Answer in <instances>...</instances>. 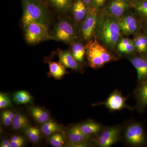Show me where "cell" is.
<instances>
[{"label": "cell", "mask_w": 147, "mask_h": 147, "mask_svg": "<svg viewBox=\"0 0 147 147\" xmlns=\"http://www.w3.org/2000/svg\"><path fill=\"white\" fill-rule=\"evenodd\" d=\"M94 34L98 41L110 52L115 50L121 38L119 18L102 11L98 17Z\"/></svg>", "instance_id": "6da1fadb"}, {"label": "cell", "mask_w": 147, "mask_h": 147, "mask_svg": "<svg viewBox=\"0 0 147 147\" xmlns=\"http://www.w3.org/2000/svg\"><path fill=\"white\" fill-rule=\"evenodd\" d=\"M23 26L30 23H39L48 26L50 21L49 11L43 1L22 0Z\"/></svg>", "instance_id": "7a4b0ae2"}, {"label": "cell", "mask_w": 147, "mask_h": 147, "mask_svg": "<svg viewBox=\"0 0 147 147\" xmlns=\"http://www.w3.org/2000/svg\"><path fill=\"white\" fill-rule=\"evenodd\" d=\"M86 47L88 63L94 69L101 68L105 64L117 59L110 50L98 41L95 34L93 38L87 42Z\"/></svg>", "instance_id": "3957f363"}, {"label": "cell", "mask_w": 147, "mask_h": 147, "mask_svg": "<svg viewBox=\"0 0 147 147\" xmlns=\"http://www.w3.org/2000/svg\"><path fill=\"white\" fill-rule=\"evenodd\" d=\"M121 141L129 146H146L147 134L144 125L136 121H127L122 125Z\"/></svg>", "instance_id": "277c9868"}, {"label": "cell", "mask_w": 147, "mask_h": 147, "mask_svg": "<svg viewBox=\"0 0 147 147\" xmlns=\"http://www.w3.org/2000/svg\"><path fill=\"white\" fill-rule=\"evenodd\" d=\"M79 29L74 21L67 18H61L50 32V38L71 44L79 37Z\"/></svg>", "instance_id": "5b68a950"}, {"label": "cell", "mask_w": 147, "mask_h": 147, "mask_svg": "<svg viewBox=\"0 0 147 147\" xmlns=\"http://www.w3.org/2000/svg\"><path fill=\"white\" fill-rule=\"evenodd\" d=\"M24 35L27 43L35 45L51 40L48 26L39 23H30L24 26Z\"/></svg>", "instance_id": "8992f818"}, {"label": "cell", "mask_w": 147, "mask_h": 147, "mask_svg": "<svg viewBox=\"0 0 147 147\" xmlns=\"http://www.w3.org/2000/svg\"><path fill=\"white\" fill-rule=\"evenodd\" d=\"M122 125L105 126L93 139L96 146L110 147L121 140Z\"/></svg>", "instance_id": "52a82bcc"}, {"label": "cell", "mask_w": 147, "mask_h": 147, "mask_svg": "<svg viewBox=\"0 0 147 147\" xmlns=\"http://www.w3.org/2000/svg\"><path fill=\"white\" fill-rule=\"evenodd\" d=\"M100 10L94 8L88 11L86 16L81 23L79 27V37L84 41L88 42L93 38Z\"/></svg>", "instance_id": "ba28073f"}, {"label": "cell", "mask_w": 147, "mask_h": 147, "mask_svg": "<svg viewBox=\"0 0 147 147\" xmlns=\"http://www.w3.org/2000/svg\"><path fill=\"white\" fill-rule=\"evenodd\" d=\"M127 98L125 97L120 91L115 90L108 96L105 101L94 104L95 105H103L110 112L120 111L124 109L132 110L134 109L126 104Z\"/></svg>", "instance_id": "9c48e42d"}, {"label": "cell", "mask_w": 147, "mask_h": 147, "mask_svg": "<svg viewBox=\"0 0 147 147\" xmlns=\"http://www.w3.org/2000/svg\"><path fill=\"white\" fill-rule=\"evenodd\" d=\"M122 34L129 36L137 34L142 28L141 21L131 12H125L119 18Z\"/></svg>", "instance_id": "30bf717a"}, {"label": "cell", "mask_w": 147, "mask_h": 147, "mask_svg": "<svg viewBox=\"0 0 147 147\" xmlns=\"http://www.w3.org/2000/svg\"><path fill=\"white\" fill-rule=\"evenodd\" d=\"M126 57L137 70L138 84L147 81V61L144 57L138 53L127 55Z\"/></svg>", "instance_id": "8fae6325"}, {"label": "cell", "mask_w": 147, "mask_h": 147, "mask_svg": "<svg viewBox=\"0 0 147 147\" xmlns=\"http://www.w3.org/2000/svg\"><path fill=\"white\" fill-rule=\"evenodd\" d=\"M135 108L138 112L143 113L147 107V80L138 84L133 92Z\"/></svg>", "instance_id": "7c38bea8"}, {"label": "cell", "mask_w": 147, "mask_h": 147, "mask_svg": "<svg viewBox=\"0 0 147 147\" xmlns=\"http://www.w3.org/2000/svg\"><path fill=\"white\" fill-rule=\"evenodd\" d=\"M130 7H131V3L125 0H111L103 11L111 16L119 18Z\"/></svg>", "instance_id": "4fadbf2b"}, {"label": "cell", "mask_w": 147, "mask_h": 147, "mask_svg": "<svg viewBox=\"0 0 147 147\" xmlns=\"http://www.w3.org/2000/svg\"><path fill=\"white\" fill-rule=\"evenodd\" d=\"M59 62L65 68L71 69L75 70H81L82 67L79 63L73 57L71 52L68 50H58Z\"/></svg>", "instance_id": "5bb4252c"}, {"label": "cell", "mask_w": 147, "mask_h": 147, "mask_svg": "<svg viewBox=\"0 0 147 147\" xmlns=\"http://www.w3.org/2000/svg\"><path fill=\"white\" fill-rule=\"evenodd\" d=\"M70 10L74 19L76 24H81L88 13V9L83 0H74Z\"/></svg>", "instance_id": "9a60e30c"}, {"label": "cell", "mask_w": 147, "mask_h": 147, "mask_svg": "<svg viewBox=\"0 0 147 147\" xmlns=\"http://www.w3.org/2000/svg\"><path fill=\"white\" fill-rule=\"evenodd\" d=\"M67 137L69 141L68 146L93 139L92 137L84 134L81 131L79 125H74L68 129Z\"/></svg>", "instance_id": "2e32d148"}, {"label": "cell", "mask_w": 147, "mask_h": 147, "mask_svg": "<svg viewBox=\"0 0 147 147\" xmlns=\"http://www.w3.org/2000/svg\"><path fill=\"white\" fill-rule=\"evenodd\" d=\"M81 131L84 134L94 139L99 134L104 126L93 121H89L79 124Z\"/></svg>", "instance_id": "e0dca14e"}, {"label": "cell", "mask_w": 147, "mask_h": 147, "mask_svg": "<svg viewBox=\"0 0 147 147\" xmlns=\"http://www.w3.org/2000/svg\"><path fill=\"white\" fill-rule=\"evenodd\" d=\"M131 4L140 21L147 23V1L135 0L131 3Z\"/></svg>", "instance_id": "ac0fdd59"}, {"label": "cell", "mask_w": 147, "mask_h": 147, "mask_svg": "<svg viewBox=\"0 0 147 147\" xmlns=\"http://www.w3.org/2000/svg\"><path fill=\"white\" fill-rule=\"evenodd\" d=\"M71 53L73 57L80 63L83 62L86 55V45L77 40L71 43Z\"/></svg>", "instance_id": "d6986e66"}, {"label": "cell", "mask_w": 147, "mask_h": 147, "mask_svg": "<svg viewBox=\"0 0 147 147\" xmlns=\"http://www.w3.org/2000/svg\"><path fill=\"white\" fill-rule=\"evenodd\" d=\"M133 41L137 53L143 55L147 53V36L145 33L135 34Z\"/></svg>", "instance_id": "ffe728a7"}, {"label": "cell", "mask_w": 147, "mask_h": 147, "mask_svg": "<svg viewBox=\"0 0 147 147\" xmlns=\"http://www.w3.org/2000/svg\"><path fill=\"white\" fill-rule=\"evenodd\" d=\"M50 71L51 76L56 79H60L66 74L65 67L59 62L50 61L48 62Z\"/></svg>", "instance_id": "44dd1931"}, {"label": "cell", "mask_w": 147, "mask_h": 147, "mask_svg": "<svg viewBox=\"0 0 147 147\" xmlns=\"http://www.w3.org/2000/svg\"><path fill=\"white\" fill-rule=\"evenodd\" d=\"M30 111L35 121L38 123H44L50 119L49 113L41 108L31 107L30 108Z\"/></svg>", "instance_id": "7402d4cb"}, {"label": "cell", "mask_w": 147, "mask_h": 147, "mask_svg": "<svg viewBox=\"0 0 147 147\" xmlns=\"http://www.w3.org/2000/svg\"><path fill=\"white\" fill-rule=\"evenodd\" d=\"M29 124L28 120L26 116L17 113L14 115L11 124L14 130H18L26 128L29 127Z\"/></svg>", "instance_id": "603a6c76"}, {"label": "cell", "mask_w": 147, "mask_h": 147, "mask_svg": "<svg viewBox=\"0 0 147 147\" xmlns=\"http://www.w3.org/2000/svg\"><path fill=\"white\" fill-rule=\"evenodd\" d=\"M57 11L60 12H65L70 10L74 0H48Z\"/></svg>", "instance_id": "cb8c5ba5"}, {"label": "cell", "mask_w": 147, "mask_h": 147, "mask_svg": "<svg viewBox=\"0 0 147 147\" xmlns=\"http://www.w3.org/2000/svg\"><path fill=\"white\" fill-rule=\"evenodd\" d=\"M61 127L55 122L52 121H47L42 123L41 127L42 134L46 136H50L59 132L61 130Z\"/></svg>", "instance_id": "d4e9b609"}, {"label": "cell", "mask_w": 147, "mask_h": 147, "mask_svg": "<svg viewBox=\"0 0 147 147\" xmlns=\"http://www.w3.org/2000/svg\"><path fill=\"white\" fill-rule=\"evenodd\" d=\"M13 100L17 104H26L32 102V97L28 92L19 91L13 94Z\"/></svg>", "instance_id": "484cf974"}, {"label": "cell", "mask_w": 147, "mask_h": 147, "mask_svg": "<svg viewBox=\"0 0 147 147\" xmlns=\"http://www.w3.org/2000/svg\"><path fill=\"white\" fill-rule=\"evenodd\" d=\"M41 132L42 131L39 129L34 127L29 126L25 129V134L29 140L33 143H36L39 141Z\"/></svg>", "instance_id": "4316f807"}, {"label": "cell", "mask_w": 147, "mask_h": 147, "mask_svg": "<svg viewBox=\"0 0 147 147\" xmlns=\"http://www.w3.org/2000/svg\"><path fill=\"white\" fill-rule=\"evenodd\" d=\"M49 138V142L50 144L54 147H61L64 144L65 138L61 134L55 133L51 135Z\"/></svg>", "instance_id": "83f0119b"}, {"label": "cell", "mask_w": 147, "mask_h": 147, "mask_svg": "<svg viewBox=\"0 0 147 147\" xmlns=\"http://www.w3.org/2000/svg\"><path fill=\"white\" fill-rule=\"evenodd\" d=\"M15 114L12 111L7 110L2 113V119L3 124L5 126H8L12 123Z\"/></svg>", "instance_id": "f1b7e54d"}, {"label": "cell", "mask_w": 147, "mask_h": 147, "mask_svg": "<svg viewBox=\"0 0 147 147\" xmlns=\"http://www.w3.org/2000/svg\"><path fill=\"white\" fill-rule=\"evenodd\" d=\"M11 101L9 96L6 94L1 93L0 94V108H6L10 107Z\"/></svg>", "instance_id": "f546056e"}, {"label": "cell", "mask_w": 147, "mask_h": 147, "mask_svg": "<svg viewBox=\"0 0 147 147\" xmlns=\"http://www.w3.org/2000/svg\"><path fill=\"white\" fill-rule=\"evenodd\" d=\"M25 140L21 136H13L10 140V147H19L24 145Z\"/></svg>", "instance_id": "4dcf8cb0"}, {"label": "cell", "mask_w": 147, "mask_h": 147, "mask_svg": "<svg viewBox=\"0 0 147 147\" xmlns=\"http://www.w3.org/2000/svg\"><path fill=\"white\" fill-rule=\"evenodd\" d=\"M133 41V40L130 39L128 38H121L117 45V49L118 52L119 53L127 45L129 44Z\"/></svg>", "instance_id": "1f68e13d"}, {"label": "cell", "mask_w": 147, "mask_h": 147, "mask_svg": "<svg viewBox=\"0 0 147 147\" xmlns=\"http://www.w3.org/2000/svg\"><path fill=\"white\" fill-rule=\"evenodd\" d=\"M93 2L95 8L100 9L105 5L106 0H93Z\"/></svg>", "instance_id": "d6a6232c"}, {"label": "cell", "mask_w": 147, "mask_h": 147, "mask_svg": "<svg viewBox=\"0 0 147 147\" xmlns=\"http://www.w3.org/2000/svg\"><path fill=\"white\" fill-rule=\"evenodd\" d=\"M83 1L86 5L87 7H88V11L95 8L94 6L93 0H83Z\"/></svg>", "instance_id": "836d02e7"}, {"label": "cell", "mask_w": 147, "mask_h": 147, "mask_svg": "<svg viewBox=\"0 0 147 147\" xmlns=\"http://www.w3.org/2000/svg\"><path fill=\"white\" fill-rule=\"evenodd\" d=\"M10 141L8 140H4L1 143V147H10Z\"/></svg>", "instance_id": "e575fe53"}, {"label": "cell", "mask_w": 147, "mask_h": 147, "mask_svg": "<svg viewBox=\"0 0 147 147\" xmlns=\"http://www.w3.org/2000/svg\"><path fill=\"white\" fill-rule=\"evenodd\" d=\"M142 55L144 57L145 59H146V60L147 61V53H145V54H143Z\"/></svg>", "instance_id": "d590c367"}, {"label": "cell", "mask_w": 147, "mask_h": 147, "mask_svg": "<svg viewBox=\"0 0 147 147\" xmlns=\"http://www.w3.org/2000/svg\"><path fill=\"white\" fill-rule=\"evenodd\" d=\"M125 1H127L129 3H131L132 2L134 1H135V0H125Z\"/></svg>", "instance_id": "8d00e7d4"}, {"label": "cell", "mask_w": 147, "mask_h": 147, "mask_svg": "<svg viewBox=\"0 0 147 147\" xmlns=\"http://www.w3.org/2000/svg\"><path fill=\"white\" fill-rule=\"evenodd\" d=\"M145 33L146 34L147 36V26L146 27V30H145Z\"/></svg>", "instance_id": "74e56055"}, {"label": "cell", "mask_w": 147, "mask_h": 147, "mask_svg": "<svg viewBox=\"0 0 147 147\" xmlns=\"http://www.w3.org/2000/svg\"><path fill=\"white\" fill-rule=\"evenodd\" d=\"M40 1H44V0H40Z\"/></svg>", "instance_id": "f35d334b"}]
</instances>
